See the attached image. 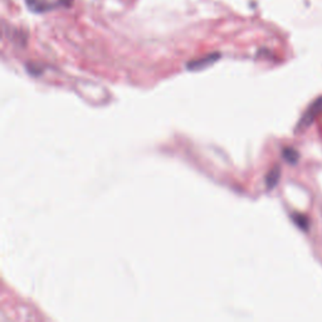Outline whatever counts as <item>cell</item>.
Instances as JSON below:
<instances>
[{"label": "cell", "mask_w": 322, "mask_h": 322, "mask_svg": "<svg viewBox=\"0 0 322 322\" xmlns=\"http://www.w3.org/2000/svg\"><path fill=\"white\" fill-rule=\"evenodd\" d=\"M321 113H322V97H318L317 99H315V101L311 104L309 110H307L306 112H305V115L302 116L298 126L296 127L297 131H302L304 129L309 127L310 125L316 120V117H317L318 115H321Z\"/></svg>", "instance_id": "obj_1"}, {"label": "cell", "mask_w": 322, "mask_h": 322, "mask_svg": "<svg viewBox=\"0 0 322 322\" xmlns=\"http://www.w3.org/2000/svg\"><path fill=\"white\" fill-rule=\"evenodd\" d=\"M26 4L28 9L35 14L47 13L49 10L54 9V8L59 7V5H63L62 0H58V2H51V0H26Z\"/></svg>", "instance_id": "obj_2"}, {"label": "cell", "mask_w": 322, "mask_h": 322, "mask_svg": "<svg viewBox=\"0 0 322 322\" xmlns=\"http://www.w3.org/2000/svg\"><path fill=\"white\" fill-rule=\"evenodd\" d=\"M220 54L219 53H213L207 55V57L200 58V59L193 61V62L188 63V69H191V71H199V69L208 67V66L213 65V63L216 62L219 59Z\"/></svg>", "instance_id": "obj_3"}, {"label": "cell", "mask_w": 322, "mask_h": 322, "mask_svg": "<svg viewBox=\"0 0 322 322\" xmlns=\"http://www.w3.org/2000/svg\"><path fill=\"white\" fill-rule=\"evenodd\" d=\"M279 176H281V171H279L278 166L272 169V170L268 173L267 176H266V184H267V188L273 189L274 187H276V185L278 184Z\"/></svg>", "instance_id": "obj_4"}, {"label": "cell", "mask_w": 322, "mask_h": 322, "mask_svg": "<svg viewBox=\"0 0 322 322\" xmlns=\"http://www.w3.org/2000/svg\"><path fill=\"white\" fill-rule=\"evenodd\" d=\"M282 156H283V159L287 161L288 164H292V165L297 164V161H298V159H299L298 152H297L296 150L292 149V148H286L285 150H283Z\"/></svg>", "instance_id": "obj_5"}, {"label": "cell", "mask_w": 322, "mask_h": 322, "mask_svg": "<svg viewBox=\"0 0 322 322\" xmlns=\"http://www.w3.org/2000/svg\"><path fill=\"white\" fill-rule=\"evenodd\" d=\"M292 219H293V222H295L296 226H298L301 229H304V230L309 229V220H307V218L305 215L293 214Z\"/></svg>", "instance_id": "obj_6"}]
</instances>
